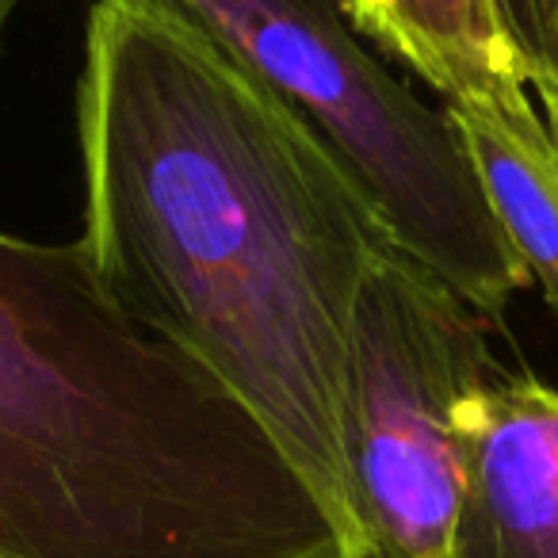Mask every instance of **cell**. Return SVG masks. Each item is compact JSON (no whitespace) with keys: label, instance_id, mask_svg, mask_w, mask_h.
<instances>
[{"label":"cell","instance_id":"obj_9","mask_svg":"<svg viewBox=\"0 0 558 558\" xmlns=\"http://www.w3.org/2000/svg\"><path fill=\"white\" fill-rule=\"evenodd\" d=\"M20 4H24V0H0V47H4V27H9L12 12H16Z\"/></svg>","mask_w":558,"mask_h":558},{"label":"cell","instance_id":"obj_10","mask_svg":"<svg viewBox=\"0 0 558 558\" xmlns=\"http://www.w3.org/2000/svg\"><path fill=\"white\" fill-rule=\"evenodd\" d=\"M547 126H550V131H555V134H558V119H555V123H547Z\"/></svg>","mask_w":558,"mask_h":558},{"label":"cell","instance_id":"obj_1","mask_svg":"<svg viewBox=\"0 0 558 558\" xmlns=\"http://www.w3.org/2000/svg\"><path fill=\"white\" fill-rule=\"evenodd\" d=\"M85 248L149 333L207 367L306 474L344 555V372L390 245L322 142L169 0H96L77 81Z\"/></svg>","mask_w":558,"mask_h":558},{"label":"cell","instance_id":"obj_5","mask_svg":"<svg viewBox=\"0 0 558 558\" xmlns=\"http://www.w3.org/2000/svg\"><path fill=\"white\" fill-rule=\"evenodd\" d=\"M448 558H558V387L501 372L474 398Z\"/></svg>","mask_w":558,"mask_h":558},{"label":"cell","instance_id":"obj_2","mask_svg":"<svg viewBox=\"0 0 558 558\" xmlns=\"http://www.w3.org/2000/svg\"><path fill=\"white\" fill-rule=\"evenodd\" d=\"M0 558H349L283 444L104 291L0 230Z\"/></svg>","mask_w":558,"mask_h":558},{"label":"cell","instance_id":"obj_8","mask_svg":"<svg viewBox=\"0 0 558 558\" xmlns=\"http://www.w3.org/2000/svg\"><path fill=\"white\" fill-rule=\"evenodd\" d=\"M512 65L539 100L547 123L558 119V0H489Z\"/></svg>","mask_w":558,"mask_h":558},{"label":"cell","instance_id":"obj_7","mask_svg":"<svg viewBox=\"0 0 558 558\" xmlns=\"http://www.w3.org/2000/svg\"><path fill=\"white\" fill-rule=\"evenodd\" d=\"M349 20L444 100L527 88L489 0H341ZM532 93V88H527Z\"/></svg>","mask_w":558,"mask_h":558},{"label":"cell","instance_id":"obj_4","mask_svg":"<svg viewBox=\"0 0 558 558\" xmlns=\"http://www.w3.org/2000/svg\"><path fill=\"white\" fill-rule=\"evenodd\" d=\"M486 329L395 245L372 260L349 329L341 417L352 558H448L471 405L505 372Z\"/></svg>","mask_w":558,"mask_h":558},{"label":"cell","instance_id":"obj_3","mask_svg":"<svg viewBox=\"0 0 558 558\" xmlns=\"http://www.w3.org/2000/svg\"><path fill=\"white\" fill-rule=\"evenodd\" d=\"M276 96L344 172L383 238L486 322L532 288L463 134L372 54L341 0H169Z\"/></svg>","mask_w":558,"mask_h":558},{"label":"cell","instance_id":"obj_6","mask_svg":"<svg viewBox=\"0 0 558 558\" xmlns=\"http://www.w3.org/2000/svg\"><path fill=\"white\" fill-rule=\"evenodd\" d=\"M527 279L558 318V134L527 88L444 100Z\"/></svg>","mask_w":558,"mask_h":558}]
</instances>
